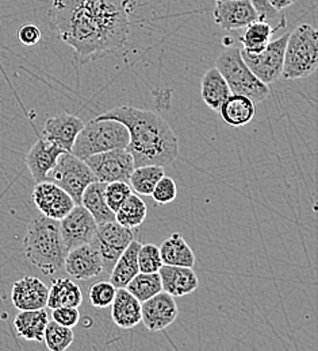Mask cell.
I'll return each instance as SVG.
<instances>
[{
  "label": "cell",
  "mask_w": 318,
  "mask_h": 351,
  "mask_svg": "<svg viewBox=\"0 0 318 351\" xmlns=\"http://www.w3.org/2000/svg\"><path fill=\"white\" fill-rule=\"evenodd\" d=\"M135 0H52L49 19L58 38L86 64L126 45Z\"/></svg>",
  "instance_id": "obj_1"
},
{
  "label": "cell",
  "mask_w": 318,
  "mask_h": 351,
  "mask_svg": "<svg viewBox=\"0 0 318 351\" xmlns=\"http://www.w3.org/2000/svg\"><path fill=\"white\" fill-rule=\"evenodd\" d=\"M96 118L115 119L126 126L129 132L126 149L133 156L135 167L159 165L166 168L179 156L178 135L157 112L121 106Z\"/></svg>",
  "instance_id": "obj_2"
},
{
  "label": "cell",
  "mask_w": 318,
  "mask_h": 351,
  "mask_svg": "<svg viewBox=\"0 0 318 351\" xmlns=\"http://www.w3.org/2000/svg\"><path fill=\"white\" fill-rule=\"evenodd\" d=\"M23 247L26 257L46 276L64 267L67 249L64 246L58 220L40 215L30 221Z\"/></svg>",
  "instance_id": "obj_3"
},
{
  "label": "cell",
  "mask_w": 318,
  "mask_h": 351,
  "mask_svg": "<svg viewBox=\"0 0 318 351\" xmlns=\"http://www.w3.org/2000/svg\"><path fill=\"white\" fill-rule=\"evenodd\" d=\"M317 66V30L308 23L299 25L288 33L282 77L286 80L305 79L313 75Z\"/></svg>",
  "instance_id": "obj_4"
},
{
  "label": "cell",
  "mask_w": 318,
  "mask_h": 351,
  "mask_svg": "<svg viewBox=\"0 0 318 351\" xmlns=\"http://www.w3.org/2000/svg\"><path fill=\"white\" fill-rule=\"evenodd\" d=\"M129 145V132L126 126L115 119L95 118L84 123L76 136L71 153L86 160L87 157L114 149H125Z\"/></svg>",
  "instance_id": "obj_5"
},
{
  "label": "cell",
  "mask_w": 318,
  "mask_h": 351,
  "mask_svg": "<svg viewBox=\"0 0 318 351\" xmlns=\"http://www.w3.org/2000/svg\"><path fill=\"white\" fill-rule=\"evenodd\" d=\"M216 68L227 80L231 93L247 96L253 103H260L269 96L270 88L252 73L242 60L240 49L229 47L223 51L217 60Z\"/></svg>",
  "instance_id": "obj_6"
},
{
  "label": "cell",
  "mask_w": 318,
  "mask_h": 351,
  "mask_svg": "<svg viewBox=\"0 0 318 351\" xmlns=\"http://www.w3.org/2000/svg\"><path fill=\"white\" fill-rule=\"evenodd\" d=\"M49 175L52 177V181L61 186L76 204H80L84 189L92 181H96L86 161L69 152H64L58 157Z\"/></svg>",
  "instance_id": "obj_7"
},
{
  "label": "cell",
  "mask_w": 318,
  "mask_h": 351,
  "mask_svg": "<svg viewBox=\"0 0 318 351\" xmlns=\"http://www.w3.org/2000/svg\"><path fill=\"white\" fill-rule=\"evenodd\" d=\"M132 241H135V228H128L117 220L96 226L91 245L102 258L103 271H111L113 266Z\"/></svg>",
  "instance_id": "obj_8"
},
{
  "label": "cell",
  "mask_w": 318,
  "mask_h": 351,
  "mask_svg": "<svg viewBox=\"0 0 318 351\" xmlns=\"http://www.w3.org/2000/svg\"><path fill=\"white\" fill-rule=\"evenodd\" d=\"M288 38V33L276 40H271L260 53L252 54L240 49L241 57L252 71V73L264 84L270 86L282 77L284 49Z\"/></svg>",
  "instance_id": "obj_9"
},
{
  "label": "cell",
  "mask_w": 318,
  "mask_h": 351,
  "mask_svg": "<svg viewBox=\"0 0 318 351\" xmlns=\"http://www.w3.org/2000/svg\"><path fill=\"white\" fill-rule=\"evenodd\" d=\"M84 161L90 167L95 178L106 184L113 181H124L129 184L130 175L136 168L133 156L126 147L93 154Z\"/></svg>",
  "instance_id": "obj_10"
},
{
  "label": "cell",
  "mask_w": 318,
  "mask_h": 351,
  "mask_svg": "<svg viewBox=\"0 0 318 351\" xmlns=\"http://www.w3.org/2000/svg\"><path fill=\"white\" fill-rule=\"evenodd\" d=\"M58 223L67 253L78 246L91 243L98 226L82 204H76Z\"/></svg>",
  "instance_id": "obj_11"
},
{
  "label": "cell",
  "mask_w": 318,
  "mask_h": 351,
  "mask_svg": "<svg viewBox=\"0 0 318 351\" xmlns=\"http://www.w3.org/2000/svg\"><path fill=\"white\" fill-rule=\"evenodd\" d=\"M33 202L43 215L56 220L63 219L76 206L73 199L61 186L47 180L36 184Z\"/></svg>",
  "instance_id": "obj_12"
},
{
  "label": "cell",
  "mask_w": 318,
  "mask_h": 351,
  "mask_svg": "<svg viewBox=\"0 0 318 351\" xmlns=\"http://www.w3.org/2000/svg\"><path fill=\"white\" fill-rule=\"evenodd\" d=\"M179 309L175 298L161 291L141 303V322L149 331H163L178 319Z\"/></svg>",
  "instance_id": "obj_13"
},
{
  "label": "cell",
  "mask_w": 318,
  "mask_h": 351,
  "mask_svg": "<svg viewBox=\"0 0 318 351\" xmlns=\"http://www.w3.org/2000/svg\"><path fill=\"white\" fill-rule=\"evenodd\" d=\"M213 16L214 22L227 32L245 29L249 23L260 19L249 0L217 1Z\"/></svg>",
  "instance_id": "obj_14"
},
{
  "label": "cell",
  "mask_w": 318,
  "mask_h": 351,
  "mask_svg": "<svg viewBox=\"0 0 318 351\" xmlns=\"http://www.w3.org/2000/svg\"><path fill=\"white\" fill-rule=\"evenodd\" d=\"M83 126L84 122L80 118L67 112L58 114L46 121L43 136L63 152L71 153L76 136L79 135Z\"/></svg>",
  "instance_id": "obj_15"
},
{
  "label": "cell",
  "mask_w": 318,
  "mask_h": 351,
  "mask_svg": "<svg viewBox=\"0 0 318 351\" xmlns=\"http://www.w3.org/2000/svg\"><path fill=\"white\" fill-rule=\"evenodd\" d=\"M64 269L76 280H91L103 271V263L98 250L91 243H86L67 253Z\"/></svg>",
  "instance_id": "obj_16"
},
{
  "label": "cell",
  "mask_w": 318,
  "mask_h": 351,
  "mask_svg": "<svg viewBox=\"0 0 318 351\" xmlns=\"http://www.w3.org/2000/svg\"><path fill=\"white\" fill-rule=\"evenodd\" d=\"M49 289L45 284L33 276H26L14 282L11 302L19 311L41 309L46 307Z\"/></svg>",
  "instance_id": "obj_17"
},
{
  "label": "cell",
  "mask_w": 318,
  "mask_h": 351,
  "mask_svg": "<svg viewBox=\"0 0 318 351\" xmlns=\"http://www.w3.org/2000/svg\"><path fill=\"white\" fill-rule=\"evenodd\" d=\"M64 152L40 136L26 154V165L36 182L46 181L47 176Z\"/></svg>",
  "instance_id": "obj_18"
},
{
  "label": "cell",
  "mask_w": 318,
  "mask_h": 351,
  "mask_svg": "<svg viewBox=\"0 0 318 351\" xmlns=\"http://www.w3.org/2000/svg\"><path fill=\"white\" fill-rule=\"evenodd\" d=\"M163 291L174 298H183L192 293L199 287V280L192 267L163 265L159 269Z\"/></svg>",
  "instance_id": "obj_19"
},
{
  "label": "cell",
  "mask_w": 318,
  "mask_h": 351,
  "mask_svg": "<svg viewBox=\"0 0 318 351\" xmlns=\"http://www.w3.org/2000/svg\"><path fill=\"white\" fill-rule=\"evenodd\" d=\"M110 307L111 319L120 328L130 330L141 323V303L126 288H117Z\"/></svg>",
  "instance_id": "obj_20"
},
{
  "label": "cell",
  "mask_w": 318,
  "mask_h": 351,
  "mask_svg": "<svg viewBox=\"0 0 318 351\" xmlns=\"http://www.w3.org/2000/svg\"><path fill=\"white\" fill-rule=\"evenodd\" d=\"M223 121L231 128H242L253 121L256 103L242 95L231 93L218 110Z\"/></svg>",
  "instance_id": "obj_21"
},
{
  "label": "cell",
  "mask_w": 318,
  "mask_h": 351,
  "mask_svg": "<svg viewBox=\"0 0 318 351\" xmlns=\"http://www.w3.org/2000/svg\"><path fill=\"white\" fill-rule=\"evenodd\" d=\"M47 322L49 317L45 308L19 311L14 319V328L21 338L41 343L44 342V332Z\"/></svg>",
  "instance_id": "obj_22"
},
{
  "label": "cell",
  "mask_w": 318,
  "mask_h": 351,
  "mask_svg": "<svg viewBox=\"0 0 318 351\" xmlns=\"http://www.w3.org/2000/svg\"><path fill=\"white\" fill-rule=\"evenodd\" d=\"M83 303V293L78 284L68 277H60L52 281L46 307L50 309L58 307H80Z\"/></svg>",
  "instance_id": "obj_23"
},
{
  "label": "cell",
  "mask_w": 318,
  "mask_h": 351,
  "mask_svg": "<svg viewBox=\"0 0 318 351\" xmlns=\"http://www.w3.org/2000/svg\"><path fill=\"white\" fill-rule=\"evenodd\" d=\"M106 182L92 181L82 195L80 204L90 213L96 224L115 220V214L111 211L104 196Z\"/></svg>",
  "instance_id": "obj_24"
},
{
  "label": "cell",
  "mask_w": 318,
  "mask_h": 351,
  "mask_svg": "<svg viewBox=\"0 0 318 351\" xmlns=\"http://www.w3.org/2000/svg\"><path fill=\"white\" fill-rule=\"evenodd\" d=\"M201 95L203 101L212 110L218 111L223 103L231 95L227 80L214 66L206 71L201 82Z\"/></svg>",
  "instance_id": "obj_25"
},
{
  "label": "cell",
  "mask_w": 318,
  "mask_h": 351,
  "mask_svg": "<svg viewBox=\"0 0 318 351\" xmlns=\"http://www.w3.org/2000/svg\"><path fill=\"white\" fill-rule=\"evenodd\" d=\"M141 243L132 241L125 252L120 256L110 271V282L115 288H125L129 281L139 271L138 269V250Z\"/></svg>",
  "instance_id": "obj_26"
},
{
  "label": "cell",
  "mask_w": 318,
  "mask_h": 351,
  "mask_svg": "<svg viewBox=\"0 0 318 351\" xmlns=\"http://www.w3.org/2000/svg\"><path fill=\"white\" fill-rule=\"evenodd\" d=\"M164 265L194 267L195 254L179 232L171 234L159 247Z\"/></svg>",
  "instance_id": "obj_27"
},
{
  "label": "cell",
  "mask_w": 318,
  "mask_h": 351,
  "mask_svg": "<svg viewBox=\"0 0 318 351\" xmlns=\"http://www.w3.org/2000/svg\"><path fill=\"white\" fill-rule=\"evenodd\" d=\"M275 34L273 26L264 21H255L245 27L244 34L240 37L244 51L247 53H260L267 45L270 44Z\"/></svg>",
  "instance_id": "obj_28"
},
{
  "label": "cell",
  "mask_w": 318,
  "mask_h": 351,
  "mask_svg": "<svg viewBox=\"0 0 318 351\" xmlns=\"http://www.w3.org/2000/svg\"><path fill=\"white\" fill-rule=\"evenodd\" d=\"M139 303L156 296L163 291L160 274L157 273H142L138 271L136 276L125 287Z\"/></svg>",
  "instance_id": "obj_29"
},
{
  "label": "cell",
  "mask_w": 318,
  "mask_h": 351,
  "mask_svg": "<svg viewBox=\"0 0 318 351\" xmlns=\"http://www.w3.org/2000/svg\"><path fill=\"white\" fill-rule=\"evenodd\" d=\"M164 176V168L159 165L136 167L129 178V185L137 195L150 196L157 181Z\"/></svg>",
  "instance_id": "obj_30"
},
{
  "label": "cell",
  "mask_w": 318,
  "mask_h": 351,
  "mask_svg": "<svg viewBox=\"0 0 318 351\" xmlns=\"http://www.w3.org/2000/svg\"><path fill=\"white\" fill-rule=\"evenodd\" d=\"M146 214L145 202L137 193L132 192V195L115 211V220L128 228H137L145 221Z\"/></svg>",
  "instance_id": "obj_31"
},
{
  "label": "cell",
  "mask_w": 318,
  "mask_h": 351,
  "mask_svg": "<svg viewBox=\"0 0 318 351\" xmlns=\"http://www.w3.org/2000/svg\"><path fill=\"white\" fill-rule=\"evenodd\" d=\"M75 335L71 327L61 326L54 320H49L44 332V342L50 351H65L73 343Z\"/></svg>",
  "instance_id": "obj_32"
},
{
  "label": "cell",
  "mask_w": 318,
  "mask_h": 351,
  "mask_svg": "<svg viewBox=\"0 0 318 351\" xmlns=\"http://www.w3.org/2000/svg\"><path fill=\"white\" fill-rule=\"evenodd\" d=\"M161 254L157 246L152 243H145L139 246L138 250V269L142 273H157L163 266Z\"/></svg>",
  "instance_id": "obj_33"
},
{
  "label": "cell",
  "mask_w": 318,
  "mask_h": 351,
  "mask_svg": "<svg viewBox=\"0 0 318 351\" xmlns=\"http://www.w3.org/2000/svg\"><path fill=\"white\" fill-rule=\"evenodd\" d=\"M115 292L117 288L110 281H99L93 284L89 291V299L92 307L99 309L110 307L114 300Z\"/></svg>",
  "instance_id": "obj_34"
},
{
  "label": "cell",
  "mask_w": 318,
  "mask_h": 351,
  "mask_svg": "<svg viewBox=\"0 0 318 351\" xmlns=\"http://www.w3.org/2000/svg\"><path fill=\"white\" fill-rule=\"evenodd\" d=\"M132 188L128 182L113 181L107 182L104 188V196L109 207L115 214V211L122 206V203L132 195Z\"/></svg>",
  "instance_id": "obj_35"
},
{
  "label": "cell",
  "mask_w": 318,
  "mask_h": 351,
  "mask_svg": "<svg viewBox=\"0 0 318 351\" xmlns=\"http://www.w3.org/2000/svg\"><path fill=\"white\" fill-rule=\"evenodd\" d=\"M249 1L258 11L260 21L270 23L273 26L275 33L277 30L286 27V25H287L286 16L283 15V12L276 11L275 8H273L271 4L269 3V0H249Z\"/></svg>",
  "instance_id": "obj_36"
},
{
  "label": "cell",
  "mask_w": 318,
  "mask_h": 351,
  "mask_svg": "<svg viewBox=\"0 0 318 351\" xmlns=\"http://www.w3.org/2000/svg\"><path fill=\"white\" fill-rule=\"evenodd\" d=\"M150 196L157 204H170L178 196V186L172 177L163 176L155 185Z\"/></svg>",
  "instance_id": "obj_37"
},
{
  "label": "cell",
  "mask_w": 318,
  "mask_h": 351,
  "mask_svg": "<svg viewBox=\"0 0 318 351\" xmlns=\"http://www.w3.org/2000/svg\"><path fill=\"white\" fill-rule=\"evenodd\" d=\"M52 311V320L61 326L73 328L80 322L79 307H58Z\"/></svg>",
  "instance_id": "obj_38"
},
{
  "label": "cell",
  "mask_w": 318,
  "mask_h": 351,
  "mask_svg": "<svg viewBox=\"0 0 318 351\" xmlns=\"http://www.w3.org/2000/svg\"><path fill=\"white\" fill-rule=\"evenodd\" d=\"M41 30L37 25L33 23H27L19 27L18 30V40L21 41V44L25 46H34L41 41Z\"/></svg>",
  "instance_id": "obj_39"
},
{
  "label": "cell",
  "mask_w": 318,
  "mask_h": 351,
  "mask_svg": "<svg viewBox=\"0 0 318 351\" xmlns=\"http://www.w3.org/2000/svg\"><path fill=\"white\" fill-rule=\"evenodd\" d=\"M297 0H269V3L271 4V7L275 8L276 11L283 12L286 8L291 7Z\"/></svg>",
  "instance_id": "obj_40"
},
{
  "label": "cell",
  "mask_w": 318,
  "mask_h": 351,
  "mask_svg": "<svg viewBox=\"0 0 318 351\" xmlns=\"http://www.w3.org/2000/svg\"><path fill=\"white\" fill-rule=\"evenodd\" d=\"M217 1H225V0H216V3H217Z\"/></svg>",
  "instance_id": "obj_41"
}]
</instances>
